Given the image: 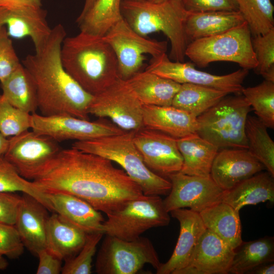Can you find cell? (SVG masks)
<instances>
[{"label":"cell","mask_w":274,"mask_h":274,"mask_svg":"<svg viewBox=\"0 0 274 274\" xmlns=\"http://www.w3.org/2000/svg\"><path fill=\"white\" fill-rule=\"evenodd\" d=\"M89 114L109 118L125 131H136L144 127L143 105L126 80L119 78L100 93L93 96Z\"/></svg>","instance_id":"8fae6325"},{"label":"cell","mask_w":274,"mask_h":274,"mask_svg":"<svg viewBox=\"0 0 274 274\" xmlns=\"http://www.w3.org/2000/svg\"><path fill=\"white\" fill-rule=\"evenodd\" d=\"M9 139L0 133V156L5 154L8 148Z\"/></svg>","instance_id":"681fc988"},{"label":"cell","mask_w":274,"mask_h":274,"mask_svg":"<svg viewBox=\"0 0 274 274\" xmlns=\"http://www.w3.org/2000/svg\"><path fill=\"white\" fill-rule=\"evenodd\" d=\"M133 139L145 164L151 170L167 177L181 170L183 158L176 138L143 127L133 131Z\"/></svg>","instance_id":"2e32d148"},{"label":"cell","mask_w":274,"mask_h":274,"mask_svg":"<svg viewBox=\"0 0 274 274\" xmlns=\"http://www.w3.org/2000/svg\"><path fill=\"white\" fill-rule=\"evenodd\" d=\"M244 22L238 11L188 12L184 23V31L189 43L222 33Z\"/></svg>","instance_id":"484cf974"},{"label":"cell","mask_w":274,"mask_h":274,"mask_svg":"<svg viewBox=\"0 0 274 274\" xmlns=\"http://www.w3.org/2000/svg\"><path fill=\"white\" fill-rule=\"evenodd\" d=\"M60 56L67 73L92 95L119 78L116 55L102 37L82 31L75 36L65 37Z\"/></svg>","instance_id":"3957f363"},{"label":"cell","mask_w":274,"mask_h":274,"mask_svg":"<svg viewBox=\"0 0 274 274\" xmlns=\"http://www.w3.org/2000/svg\"><path fill=\"white\" fill-rule=\"evenodd\" d=\"M196 117L172 106L143 105L144 127L176 139L196 133Z\"/></svg>","instance_id":"603a6c76"},{"label":"cell","mask_w":274,"mask_h":274,"mask_svg":"<svg viewBox=\"0 0 274 274\" xmlns=\"http://www.w3.org/2000/svg\"><path fill=\"white\" fill-rule=\"evenodd\" d=\"M234 252L228 273L246 274L260 264L274 261L273 237L266 236L252 241H243Z\"/></svg>","instance_id":"1f68e13d"},{"label":"cell","mask_w":274,"mask_h":274,"mask_svg":"<svg viewBox=\"0 0 274 274\" xmlns=\"http://www.w3.org/2000/svg\"><path fill=\"white\" fill-rule=\"evenodd\" d=\"M32 181L44 193L75 195L107 215L144 194L140 187L112 161L72 147L61 149Z\"/></svg>","instance_id":"6da1fadb"},{"label":"cell","mask_w":274,"mask_h":274,"mask_svg":"<svg viewBox=\"0 0 274 274\" xmlns=\"http://www.w3.org/2000/svg\"><path fill=\"white\" fill-rule=\"evenodd\" d=\"M172 187L163 200L165 210L189 208L200 213L205 209L222 201L224 190L209 177L191 176L180 172L167 176Z\"/></svg>","instance_id":"5bb4252c"},{"label":"cell","mask_w":274,"mask_h":274,"mask_svg":"<svg viewBox=\"0 0 274 274\" xmlns=\"http://www.w3.org/2000/svg\"><path fill=\"white\" fill-rule=\"evenodd\" d=\"M8 264V262L5 258L4 256L0 255V271L7 268Z\"/></svg>","instance_id":"f907efd6"},{"label":"cell","mask_w":274,"mask_h":274,"mask_svg":"<svg viewBox=\"0 0 274 274\" xmlns=\"http://www.w3.org/2000/svg\"><path fill=\"white\" fill-rule=\"evenodd\" d=\"M48 209L31 195L23 193L15 226L26 248L35 256L46 248Z\"/></svg>","instance_id":"44dd1931"},{"label":"cell","mask_w":274,"mask_h":274,"mask_svg":"<svg viewBox=\"0 0 274 274\" xmlns=\"http://www.w3.org/2000/svg\"><path fill=\"white\" fill-rule=\"evenodd\" d=\"M177 143L183 158L180 172L191 176H210L212 165L219 149L196 133L177 139Z\"/></svg>","instance_id":"4316f807"},{"label":"cell","mask_w":274,"mask_h":274,"mask_svg":"<svg viewBox=\"0 0 274 274\" xmlns=\"http://www.w3.org/2000/svg\"><path fill=\"white\" fill-rule=\"evenodd\" d=\"M128 1L138 2V1H145V0H128Z\"/></svg>","instance_id":"f5cc1de1"},{"label":"cell","mask_w":274,"mask_h":274,"mask_svg":"<svg viewBox=\"0 0 274 274\" xmlns=\"http://www.w3.org/2000/svg\"><path fill=\"white\" fill-rule=\"evenodd\" d=\"M236 1L252 36L264 34L274 28V7L270 0Z\"/></svg>","instance_id":"e575fe53"},{"label":"cell","mask_w":274,"mask_h":274,"mask_svg":"<svg viewBox=\"0 0 274 274\" xmlns=\"http://www.w3.org/2000/svg\"><path fill=\"white\" fill-rule=\"evenodd\" d=\"M234 250L211 231L206 229L187 265L176 274H227Z\"/></svg>","instance_id":"e0dca14e"},{"label":"cell","mask_w":274,"mask_h":274,"mask_svg":"<svg viewBox=\"0 0 274 274\" xmlns=\"http://www.w3.org/2000/svg\"><path fill=\"white\" fill-rule=\"evenodd\" d=\"M274 262L270 261L260 264L250 270L246 274H273Z\"/></svg>","instance_id":"7dc6e473"},{"label":"cell","mask_w":274,"mask_h":274,"mask_svg":"<svg viewBox=\"0 0 274 274\" xmlns=\"http://www.w3.org/2000/svg\"><path fill=\"white\" fill-rule=\"evenodd\" d=\"M206 228L235 250L243 242L239 212L221 201L199 213Z\"/></svg>","instance_id":"f1b7e54d"},{"label":"cell","mask_w":274,"mask_h":274,"mask_svg":"<svg viewBox=\"0 0 274 274\" xmlns=\"http://www.w3.org/2000/svg\"><path fill=\"white\" fill-rule=\"evenodd\" d=\"M47 16L42 7H0V27L5 26L10 37L30 38L36 51L44 46L51 32Z\"/></svg>","instance_id":"d6986e66"},{"label":"cell","mask_w":274,"mask_h":274,"mask_svg":"<svg viewBox=\"0 0 274 274\" xmlns=\"http://www.w3.org/2000/svg\"><path fill=\"white\" fill-rule=\"evenodd\" d=\"M267 201L274 202L273 177L268 172L258 173L224 191L222 200L238 212L245 206Z\"/></svg>","instance_id":"83f0119b"},{"label":"cell","mask_w":274,"mask_h":274,"mask_svg":"<svg viewBox=\"0 0 274 274\" xmlns=\"http://www.w3.org/2000/svg\"><path fill=\"white\" fill-rule=\"evenodd\" d=\"M102 37L116 55L119 76L124 80L140 71L145 59V55L155 57L167 51L166 41H159L140 35L123 17Z\"/></svg>","instance_id":"30bf717a"},{"label":"cell","mask_w":274,"mask_h":274,"mask_svg":"<svg viewBox=\"0 0 274 274\" xmlns=\"http://www.w3.org/2000/svg\"><path fill=\"white\" fill-rule=\"evenodd\" d=\"M45 194L49 200L51 211L57 213L87 234L102 232V225L105 220L100 212L88 202L68 193Z\"/></svg>","instance_id":"7402d4cb"},{"label":"cell","mask_w":274,"mask_h":274,"mask_svg":"<svg viewBox=\"0 0 274 274\" xmlns=\"http://www.w3.org/2000/svg\"><path fill=\"white\" fill-rule=\"evenodd\" d=\"M146 264L156 270L161 264L149 238L140 236L125 241L106 235L97 254L95 269L98 274H134Z\"/></svg>","instance_id":"9c48e42d"},{"label":"cell","mask_w":274,"mask_h":274,"mask_svg":"<svg viewBox=\"0 0 274 274\" xmlns=\"http://www.w3.org/2000/svg\"><path fill=\"white\" fill-rule=\"evenodd\" d=\"M21 201L15 192H0V222L15 225Z\"/></svg>","instance_id":"ee69618b"},{"label":"cell","mask_w":274,"mask_h":274,"mask_svg":"<svg viewBox=\"0 0 274 274\" xmlns=\"http://www.w3.org/2000/svg\"><path fill=\"white\" fill-rule=\"evenodd\" d=\"M264 166L247 149L225 148L219 151L210 176L223 190H229L260 173Z\"/></svg>","instance_id":"ac0fdd59"},{"label":"cell","mask_w":274,"mask_h":274,"mask_svg":"<svg viewBox=\"0 0 274 274\" xmlns=\"http://www.w3.org/2000/svg\"><path fill=\"white\" fill-rule=\"evenodd\" d=\"M267 128L257 117L248 116L245 125L248 150L274 177V142Z\"/></svg>","instance_id":"836d02e7"},{"label":"cell","mask_w":274,"mask_h":274,"mask_svg":"<svg viewBox=\"0 0 274 274\" xmlns=\"http://www.w3.org/2000/svg\"><path fill=\"white\" fill-rule=\"evenodd\" d=\"M41 0H0V7L16 8L22 7L41 8Z\"/></svg>","instance_id":"bcb514c9"},{"label":"cell","mask_w":274,"mask_h":274,"mask_svg":"<svg viewBox=\"0 0 274 274\" xmlns=\"http://www.w3.org/2000/svg\"><path fill=\"white\" fill-rule=\"evenodd\" d=\"M252 44L257 61L255 72L264 80L274 82V28L252 36Z\"/></svg>","instance_id":"74e56055"},{"label":"cell","mask_w":274,"mask_h":274,"mask_svg":"<svg viewBox=\"0 0 274 274\" xmlns=\"http://www.w3.org/2000/svg\"><path fill=\"white\" fill-rule=\"evenodd\" d=\"M123 18L140 35L147 37L155 32H162L169 39L171 48L169 58L184 62L188 42L184 31V23L188 13L182 0H167L156 3L143 1H122Z\"/></svg>","instance_id":"277c9868"},{"label":"cell","mask_w":274,"mask_h":274,"mask_svg":"<svg viewBox=\"0 0 274 274\" xmlns=\"http://www.w3.org/2000/svg\"><path fill=\"white\" fill-rule=\"evenodd\" d=\"M170 213L179 222V236L172 256L156 269L157 274H176L184 268L207 229L199 213L183 208L173 210Z\"/></svg>","instance_id":"ffe728a7"},{"label":"cell","mask_w":274,"mask_h":274,"mask_svg":"<svg viewBox=\"0 0 274 274\" xmlns=\"http://www.w3.org/2000/svg\"><path fill=\"white\" fill-rule=\"evenodd\" d=\"M31 126V114L11 105L0 94V133L6 138L16 135Z\"/></svg>","instance_id":"f35d334b"},{"label":"cell","mask_w":274,"mask_h":274,"mask_svg":"<svg viewBox=\"0 0 274 274\" xmlns=\"http://www.w3.org/2000/svg\"><path fill=\"white\" fill-rule=\"evenodd\" d=\"M251 111L244 96H225L197 117L196 133L219 150L248 149L245 125Z\"/></svg>","instance_id":"8992f818"},{"label":"cell","mask_w":274,"mask_h":274,"mask_svg":"<svg viewBox=\"0 0 274 274\" xmlns=\"http://www.w3.org/2000/svg\"><path fill=\"white\" fill-rule=\"evenodd\" d=\"M228 94L213 88L183 83L174 96L172 106L197 118Z\"/></svg>","instance_id":"4dcf8cb0"},{"label":"cell","mask_w":274,"mask_h":274,"mask_svg":"<svg viewBox=\"0 0 274 274\" xmlns=\"http://www.w3.org/2000/svg\"><path fill=\"white\" fill-rule=\"evenodd\" d=\"M24 247L15 225L0 222V255L17 259L23 254Z\"/></svg>","instance_id":"b9f144b4"},{"label":"cell","mask_w":274,"mask_h":274,"mask_svg":"<svg viewBox=\"0 0 274 274\" xmlns=\"http://www.w3.org/2000/svg\"><path fill=\"white\" fill-rule=\"evenodd\" d=\"M2 94L15 107L29 114L38 109V98L35 82L22 63L1 83Z\"/></svg>","instance_id":"f546056e"},{"label":"cell","mask_w":274,"mask_h":274,"mask_svg":"<svg viewBox=\"0 0 274 274\" xmlns=\"http://www.w3.org/2000/svg\"><path fill=\"white\" fill-rule=\"evenodd\" d=\"M242 94L257 118L268 128H274V82L264 80L259 84L243 88Z\"/></svg>","instance_id":"d590c367"},{"label":"cell","mask_w":274,"mask_h":274,"mask_svg":"<svg viewBox=\"0 0 274 274\" xmlns=\"http://www.w3.org/2000/svg\"><path fill=\"white\" fill-rule=\"evenodd\" d=\"M107 216L103 233L125 241L136 239L148 229L167 226L170 221L158 195L143 194Z\"/></svg>","instance_id":"ba28073f"},{"label":"cell","mask_w":274,"mask_h":274,"mask_svg":"<svg viewBox=\"0 0 274 274\" xmlns=\"http://www.w3.org/2000/svg\"><path fill=\"white\" fill-rule=\"evenodd\" d=\"M144 105L172 106L181 84L146 70L126 80Z\"/></svg>","instance_id":"d4e9b609"},{"label":"cell","mask_w":274,"mask_h":274,"mask_svg":"<svg viewBox=\"0 0 274 274\" xmlns=\"http://www.w3.org/2000/svg\"><path fill=\"white\" fill-rule=\"evenodd\" d=\"M182 2L189 12L238 11L236 0H182Z\"/></svg>","instance_id":"7bdbcfd3"},{"label":"cell","mask_w":274,"mask_h":274,"mask_svg":"<svg viewBox=\"0 0 274 274\" xmlns=\"http://www.w3.org/2000/svg\"><path fill=\"white\" fill-rule=\"evenodd\" d=\"M30 128L57 142L68 140H88L125 131L110 123L90 121L70 115L44 116L36 113L31 114Z\"/></svg>","instance_id":"9a60e30c"},{"label":"cell","mask_w":274,"mask_h":274,"mask_svg":"<svg viewBox=\"0 0 274 274\" xmlns=\"http://www.w3.org/2000/svg\"><path fill=\"white\" fill-rule=\"evenodd\" d=\"M146 70L181 84L202 85L237 95L242 94L243 83L249 73L241 68L224 75H213L196 69L191 62L173 61L166 53L152 57Z\"/></svg>","instance_id":"7c38bea8"},{"label":"cell","mask_w":274,"mask_h":274,"mask_svg":"<svg viewBox=\"0 0 274 274\" xmlns=\"http://www.w3.org/2000/svg\"><path fill=\"white\" fill-rule=\"evenodd\" d=\"M37 256L39 258L37 274H59L61 272L62 260L46 248L39 251Z\"/></svg>","instance_id":"f6af8a7d"},{"label":"cell","mask_w":274,"mask_h":274,"mask_svg":"<svg viewBox=\"0 0 274 274\" xmlns=\"http://www.w3.org/2000/svg\"><path fill=\"white\" fill-rule=\"evenodd\" d=\"M104 234L102 232L88 233L85 242L78 254L65 260L62 267V274H90L93 258L96 247Z\"/></svg>","instance_id":"ab89813d"},{"label":"cell","mask_w":274,"mask_h":274,"mask_svg":"<svg viewBox=\"0 0 274 274\" xmlns=\"http://www.w3.org/2000/svg\"><path fill=\"white\" fill-rule=\"evenodd\" d=\"M5 26L0 27V83L21 64Z\"/></svg>","instance_id":"60d3db41"},{"label":"cell","mask_w":274,"mask_h":274,"mask_svg":"<svg viewBox=\"0 0 274 274\" xmlns=\"http://www.w3.org/2000/svg\"><path fill=\"white\" fill-rule=\"evenodd\" d=\"M252 34L245 21L222 33L189 42L185 55L200 67L213 62L229 61L242 68L255 69L257 61L252 44Z\"/></svg>","instance_id":"52a82bcc"},{"label":"cell","mask_w":274,"mask_h":274,"mask_svg":"<svg viewBox=\"0 0 274 274\" xmlns=\"http://www.w3.org/2000/svg\"><path fill=\"white\" fill-rule=\"evenodd\" d=\"M151 2L153 3H162L165 1H166L167 0H148Z\"/></svg>","instance_id":"816d5d0a"},{"label":"cell","mask_w":274,"mask_h":274,"mask_svg":"<svg viewBox=\"0 0 274 274\" xmlns=\"http://www.w3.org/2000/svg\"><path fill=\"white\" fill-rule=\"evenodd\" d=\"M61 149L58 142L53 139L27 130L9 139L4 155L22 177L32 181Z\"/></svg>","instance_id":"4fadbf2b"},{"label":"cell","mask_w":274,"mask_h":274,"mask_svg":"<svg viewBox=\"0 0 274 274\" xmlns=\"http://www.w3.org/2000/svg\"><path fill=\"white\" fill-rule=\"evenodd\" d=\"M133 131L75 141L72 148L109 159L119 164L146 195H167L172 184L145 164L133 141Z\"/></svg>","instance_id":"5b68a950"},{"label":"cell","mask_w":274,"mask_h":274,"mask_svg":"<svg viewBox=\"0 0 274 274\" xmlns=\"http://www.w3.org/2000/svg\"><path fill=\"white\" fill-rule=\"evenodd\" d=\"M0 192H21L28 194L51 211L46 194L40 191L32 181L22 177L4 155L0 156Z\"/></svg>","instance_id":"8d00e7d4"},{"label":"cell","mask_w":274,"mask_h":274,"mask_svg":"<svg viewBox=\"0 0 274 274\" xmlns=\"http://www.w3.org/2000/svg\"><path fill=\"white\" fill-rule=\"evenodd\" d=\"M122 0H97L92 8L77 23L80 31L103 37L122 18Z\"/></svg>","instance_id":"d6a6232c"},{"label":"cell","mask_w":274,"mask_h":274,"mask_svg":"<svg viewBox=\"0 0 274 274\" xmlns=\"http://www.w3.org/2000/svg\"><path fill=\"white\" fill-rule=\"evenodd\" d=\"M87 233L54 213L49 217L46 248L61 260L76 256L83 246Z\"/></svg>","instance_id":"cb8c5ba5"},{"label":"cell","mask_w":274,"mask_h":274,"mask_svg":"<svg viewBox=\"0 0 274 274\" xmlns=\"http://www.w3.org/2000/svg\"><path fill=\"white\" fill-rule=\"evenodd\" d=\"M97 0H85L84 5L76 22L80 21L85 14L92 8Z\"/></svg>","instance_id":"c3c4849f"},{"label":"cell","mask_w":274,"mask_h":274,"mask_svg":"<svg viewBox=\"0 0 274 274\" xmlns=\"http://www.w3.org/2000/svg\"><path fill=\"white\" fill-rule=\"evenodd\" d=\"M65 37L63 26L57 24L52 28L44 46L27 55L21 63L35 82L41 115H70L89 120L93 95L84 90L63 66L60 51Z\"/></svg>","instance_id":"7a4b0ae2"}]
</instances>
